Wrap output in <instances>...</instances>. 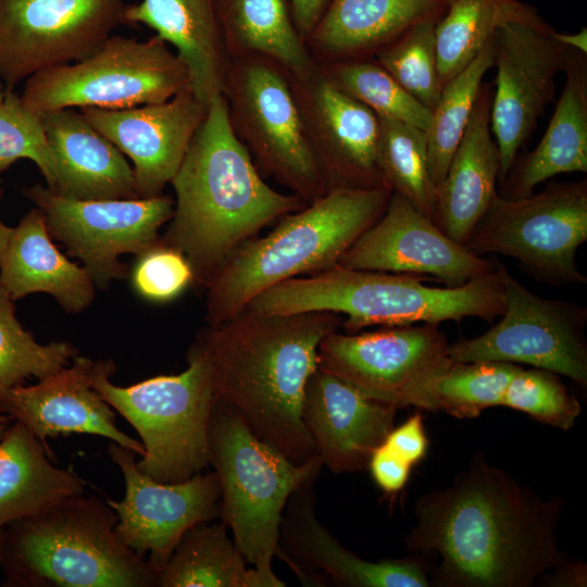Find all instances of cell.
Returning a JSON list of instances; mask_svg holds the SVG:
<instances>
[{"label":"cell","instance_id":"6da1fadb","mask_svg":"<svg viewBox=\"0 0 587 587\" xmlns=\"http://www.w3.org/2000/svg\"><path fill=\"white\" fill-rule=\"evenodd\" d=\"M564 505L475 453L450 485L416 501L405 548L438 554L430 585L530 587L567 560L554 536Z\"/></svg>","mask_w":587,"mask_h":587},{"label":"cell","instance_id":"7a4b0ae2","mask_svg":"<svg viewBox=\"0 0 587 587\" xmlns=\"http://www.w3.org/2000/svg\"><path fill=\"white\" fill-rule=\"evenodd\" d=\"M341 324L342 316L328 311L271 314L246 308L207 325L196 339L210 362L217 400L296 464L319 457L302 421V400L321 341Z\"/></svg>","mask_w":587,"mask_h":587},{"label":"cell","instance_id":"3957f363","mask_svg":"<svg viewBox=\"0 0 587 587\" xmlns=\"http://www.w3.org/2000/svg\"><path fill=\"white\" fill-rule=\"evenodd\" d=\"M171 184L176 201L160 241L180 251L193 282L205 286L262 228L307 204L262 178L232 126L225 95L209 102Z\"/></svg>","mask_w":587,"mask_h":587},{"label":"cell","instance_id":"277c9868","mask_svg":"<svg viewBox=\"0 0 587 587\" xmlns=\"http://www.w3.org/2000/svg\"><path fill=\"white\" fill-rule=\"evenodd\" d=\"M503 264L458 287H432L427 277L347 268L327 270L282 282L247 308L271 314L328 311L354 334L370 326H399L478 317L492 322L504 311Z\"/></svg>","mask_w":587,"mask_h":587},{"label":"cell","instance_id":"5b68a950","mask_svg":"<svg viewBox=\"0 0 587 587\" xmlns=\"http://www.w3.org/2000/svg\"><path fill=\"white\" fill-rule=\"evenodd\" d=\"M386 188H333L289 213L267 235L239 247L207 288V323L241 312L264 290L337 265L345 251L384 213Z\"/></svg>","mask_w":587,"mask_h":587},{"label":"cell","instance_id":"8992f818","mask_svg":"<svg viewBox=\"0 0 587 587\" xmlns=\"http://www.w3.org/2000/svg\"><path fill=\"white\" fill-rule=\"evenodd\" d=\"M84 494L3 528L4 586L158 587L160 572L116 537L113 509Z\"/></svg>","mask_w":587,"mask_h":587},{"label":"cell","instance_id":"52a82bcc","mask_svg":"<svg viewBox=\"0 0 587 587\" xmlns=\"http://www.w3.org/2000/svg\"><path fill=\"white\" fill-rule=\"evenodd\" d=\"M210 464L221 486L220 517L264 587H284L272 569L283 513L290 495L317 479L323 462L288 460L260 439L240 413L217 400L209 426Z\"/></svg>","mask_w":587,"mask_h":587},{"label":"cell","instance_id":"ba28073f","mask_svg":"<svg viewBox=\"0 0 587 587\" xmlns=\"http://www.w3.org/2000/svg\"><path fill=\"white\" fill-rule=\"evenodd\" d=\"M188 366L130 386L111 383L112 360H97L92 387L137 432L145 453L137 469L160 483H180L210 465L209 426L217 401L210 362L195 341Z\"/></svg>","mask_w":587,"mask_h":587},{"label":"cell","instance_id":"9c48e42d","mask_svg":"<svg viewBox=\"0 0 587 587\" xmlns=\"http://www.w3.org/2000/svg\"><path fill=\"white\" fill-rule=\"evenodd\" d=\"M188 87V71L165 41L111 35L89 57L28 77L21 98L38 113L120 110L164 102Z\"/></svg>","mask_w":587,"mask_h":587},{"label":"cell","instance_id":"30bf717a","mask_svg":"<svg viewBox=\"0 0 587 587\" xmlns=\"http://www.w3.org/2000/svg\"><path fill=\"white\" fill-rule=\"evenodd\" d=\"M587 241V180L550 183L538 193L495 197L465 247L511 257L529 277L551 286L585 285L576 252Z\"/></svg>","mask_w":587,"mask_h":587},{"label":"cell","instance_id":"8fae6325","mask_svg":"<svg viewBox=\"0 0 587 587\" xmlns=\"http://www.w3.org/2000/svg\"><path fill=\"white\" fill-rule=\"evenodd\" d=\"M449 347L438 325L428 323L354 334L336 330L321 341L317 367L398 409L433 411L435 383L453 363Z\"/></svg>","mask_w":587,"mask_h":587},{"label":"cell","instance_id":"7c38bea8","mask_svg":"<svg viewBox=\"0 0 587 587\" xmlns=\"http://www.w3.org/2000/svg\"><path fill=\"white\" fill-rule=\"evenodd\" d=\"M225 93L238 138L267 175L307 204L329 191L300 108L284 76L264 59L227 70Z\"/></svg>","mask_w":587,"mask_h":587},{"label":"cell","instance_id":"4fadbf2b","mask_svg":"<svg viewBox=\"0 0 587 587\" xmlns=\"http://www.w3.org/2000/svg\"><path fill=\"white\" fill-rule=\"evenodd\" d=\"M504 311L486 333L450 345L453 363L498 361L523 363L587 386V308L540 297L516 280L503 265Z\"/></svg>","mask_w":587,"mask_h":587},{"label":"cell","instance_id":"5bb4252c","mask_svg":"<svg viewBox=\"0 0 587 587\" xmlns=\"http://www.w3.org/2000/svg\"><path fill=\"white\" fill-rule=\"evenodd\" d=\"M23 193L42 211L50 235L78 258L95 285L107 287L126 275L118 258L137 255L159 241V230L174 212L168 196L79 200L35 185Z\"/></svg>","mask_w":587,"mask_h":587},{"label":"cell","instance_id":"9a60e30c","mask_svg":"<svg viewBox=\"0 0 587 587\" xmlns=\"http://www.w3.org/2000/svg\"><path fill=\"white\" fill-rule=\"evenodd\" d=\"M125 0H0V79L13 90L89 57L125 24Z\"/></svg>","mask_w":587,"mask_h":587},{"label":"cell","instance_id":"2e32d148","mask_svg":"<svg viewBox=\"0 0 587 587\" xmlns=\"http://www.w3.org/2000/svg\"><path fill=\"white\" fill-rule=\"evenodd\" d=\"M552 32L540 16L508 22L492 35L497 77L490 128L499 150L500 183L554 97L555 76L563 70L565 47L553 38Z\"/></svg>","mask_w":587,"mask_h":587},{"label":"cell","instance_id":"e0dca14e","mask_svg":"<svg viewBox=\"0 0 587 587\" xmlns=\"http://www.w3.org/2000/svg\"><path fill=\"white\" fill-rule=\"evenodd\" d=\"M108 453L125 482L122 500L105 498L117 516L114 533L138 555L148 553L147 561L160 572L189 528L220 517L217 475L213 471L180 483H160L137 469L134 451L111 441Z\"/></svg>","mask_w":587,"mask_h":587},{"label":"cell","instance_id":"ac0fdd59","mask_svg":"<svg viewBox=\"0 0 587 587\" xmlns=\"http://www.w3.org/2000/svg\"><path fill=\"white\" fill-rule=\"evenodd\" d=\"M337 265L426 276L458 287L491 272L496 260L452 240L392 191L383 215L345 251Z\"/></svg>","mask_w":587,"mask_h":587},{"label":"cell","instance_id":"d6986e66","mask_svg":"<svg viewBox=\"0 0 587 587\" xmlns=\"http://www.w3.org/2000/svg\"><path fill=\"white\" fill-rule=\"evenodd\" d=\"M80 113L132 161L137 196L148 198L162 195L177 173L207 107L188 87L160 103Z\"/></svg>","mask_w":587,"mask_h":587},{"label":"cell","instance_id":"ffe728a7","mask_svg":"<svg viewBox=\"0 0 587 587\" xmlns=\"http://www.w3.org/2000/svg\"><path fill=\"white\" fill-rule=\"evenodd\" d=\"M310 480L294 491L284 510L279 530L278 558L303 583L312 585L322 571L324 578L344 587H428L424 563L417 558L366 561L340 545L315 514L316 494Z\"/></svg>","mask_w":587,"mask_h":587},{"label":"cell","instance_id":"44dd1931","mask_svg":"<svg viewBox=\"0 0 587 587\" xmlns=\"http://www.w3.org/2000/svg\"><path fill=\"white\" fill-rule=\"evenodd\" d=\"M97 361L76 355L68 365L39 379L0 389V412L33 433L53 459L49 438L71 434L101 436L138 455L143 445L116 426V412L92 387Z\"/></svg>","mask_w":587,"mask_h":587},{"label":"cell","instance_id":"7402d4cb","mask_svg":"<svg viewBox=\"0 0 587 587\" xmlns=\"http://www.w3.org/2000/svg\"><path fill=\"white\" fill-rule=\"evenodd\" d=\"M397 410L317 367L307 382L301 416L323 465L341 474L367 469L395 427Z\"/></svg>","mask_w":587,"mask_h":587},{"label":"cell","instance_id":"603a6c76","mask_svg":"<svg viewBox=\"0 0 587 587\" xmlns=\"http://www.w3.org/2000/svg\"><path fill=\"white\" fill-rule=\"evenodd\" d=\"M302 117L329 190L389 189L377 165L379 121L371 109L322 78Z\"/></svg>","mask_w":587,"mask_h":587},{"label":"cell","instance_id":"cb8c5ba5","mask_svg":"<svg viewBox=\"0 0 587 587\" xmlns=\"http://www.w3.org/2000/svg\"><path fill=\"white\" fill-rule=\"evenodd\" d=\"M492 95L491 87L482 84L462 139L437 187L432 221L464 246L498 195L500 157L490 128Z\"/></svg>","mask_w":587,"mask_h":587},{"label":"cell","instance_id":"d4e9b609","mask_svg":"<svg viewBox=\"0 0 587 587\" xmlns=\"http://www.w3.org/2000/svg\"><path fill=\"white\" fill-rule=\"evenodd\" d=\"M39 114L54 160L51 191L79 200L138 197L126 157L80 112L60 109Z\"/></svg>","mask_w":587,"mask_h":587},{"label":"cell","instance_id":"484cf974","mask_svg":"<svg viewBox=\"0 0 587 587\" xmlns=\"http://www.w3.org/2000/svg\"><path fill=\"white\" fill-rule=\"evenodd\" d=\"M125 24H145L171 45L189 74V88L203 105L225 95L226 47L214 0H141L126 5Z\"/></svg>","mask_w":587,"mask_h":587},{"label":"cell","instance_id":"4316f807","mask_svg":"<svg viewBox=\"0 0 587 587\" xmlns=\"http://www.w3.org/2000/svg\"><path fill=\"white\" fill-rule=\"evenodd\" d=\"M565 83L549 125L538 143L501 183V197L522 198L559 174L587 172L586 54L565 48Z\"/></svg>","mask_w":587,"mask_h":587},{"label":"cell","instance_id":"83f0119b","mask_svg":"<svg viewBox=\"0 0 587 587\" xmlns=\"http://www.w3.org/2000/svg\"><path fill=\"white\" fill-rule=\"evenodd\" d=\"M45 214L32 209L13 228L0 263V287L12 300L35 292L51 295L70 313L93 300L95 283L87 270L70 261L52 242Z\"/></svg>","mask_w":587,"mask_h":587},{"label":"cell","instance_id":"f1b7e54d","mask_svg":"<svg viewBox=\"0 0 587 587\" xmlns=\"http://www.w3.org/2000/svg\"><path fill=\"white\" fill-rule=\"evenodd\" d=\"M447 8L442 0H329L307 39L347 59L377 51L420 22L439 21Z\"/></svg>","mask_w":587,"mask_h":587},{"label":"cell","instance_id":"f546056e","mask_svg":"<svg viewBox=\"0 0 587 587\" xmlns=\"http://www.w3.org/2000/svg\"><path fill=\"white\" fill-rule=\"evenodd\" d=\"M43 445L18 422L0 440V529L72 496L85 480L57 467Z\"/></svg>","mask_w":587,"mask_h":587},{"label":"cell","instance_id":"4dcf8cb0","mask_svg":"<svg viewBox=\"0 0 587 587\" xmlns=\"http://www.w3.org/2000/svg\"><path fill=\"white\" fill-rule=\"evenodd\" d=\"M214 7L226 50L258 53L300 78L312 74L289 0H214Z\"/></svg>","mask_w":587,"mask_h":587},{"label":"cell","instance_id":"1f68e13d","mask_svg":"<svg viewBox=\"0 0 587 587\" xmlns=\"http://www.w3.org/2000/svg\"><path fill=\"white\" fill-rule=\"evenodd\" d=\"M189 528L160 571L158 587H264L221 524Z\"/></svg>","mask_w":587,"mask_h":587},{"label":"cell","instance_id":"d6a6232c","mask_svg":"<svg viewBox=\"0 0 587 587\" xmlns=\"http://www.w3.org/2000/svg\"><path fill=\"white\" fill-rule=\"evenodd\" d=\"M537 10L519 0H452L435 27L442 85L466 67L492 37L512 21L539 18Z\"/></svg>","mask_w":587,"mask_h":587},{"label":"cell","instance_id":"836d02e7","mask_svg":"<svg viewBox=\"0 0 587 587\" xmlns=\"http://www.w3.org/2000/svg\"><path fill=\"white\" fill-rule=\"evenodd\" d=\"M492 63L491 37L475 59L442 86L426 130L429 173L436 188L446 176L478 97L483 77Z\"/></svg>","mask_w":587,"mask_h":587},{"label":"cell","instance_id":"e575fe53","mask_svg":"<svg viewBox=\"0 0 587 587\" xmlns=\"http://www.w3.org/2000/svg\"><path fill=\"white\" fill-rule=\"evenodd\" d=\"M378 121L377 165L387 187L432 218L437 188L429 173L426 132L385 116Z\"/></svg>","mask_w":587,"mask_h":587},{"label":"cell","instance_id":"d590c367","mask_svg":"<svg viewBox=\"0 0 587 587\" xmlns=\"http://www.w3.org/2000/svg\"><path fill=\"white\" fill-rule=\"evenodd\" d=\"M521 366L498 361L452 363L436 380L433 412L457 419H474L501 405L504 391Z\"/></svg>","mask_w":587,"mask_h":587},{"label":"cell","instance_id":"8d00e7d4","mask_svg":"<svg viewBox=\"0 0 587 587\" xmlns=\"http://www.w3.org/2000/svg\"><path fill=\"white\" fill-rule=\"evenodd\" d=\"M13 301L0 287V389L22 385L32 376L45 378L78 355L65 341L38 344L15 317Z\"/></svg>","mask_w":587,"mask_h":587},{"label":"cell","instance_id":"74e56055","mask_svg":"<svg viewBox=\"0 0 587 587\" xmlns=\"http://www.w3.org/2000/svg\"><path fill=\"white\" fill-rule=\"evenodd\" d=\"M328 78L377 116L398 120L425 132L429 127L432 111L415 100L378 63L344 60L332 67Z\"/></svg>","mask_w":587,"mask_h":587},{"label":"cell","instance_id":"f35d334b","mask_svg":"<svg viewBox=\"0 0 587 587\" xmlns=\"http://www.w3.org/2000/svg\"><path fill=\"white\" fill-rule=\"evenodd\" d=\"M437 22H420L376 51L377 63L430 111L444 86L436 49Z\"/></svg>","mask_w":587,"mask_h":587},{"label":"cell","instance_id":"ab89813d","mask_svg":"<svg viewBox=\"0 0 587 587\" xmlns=\"http://www.w3.org/2000/svg\"><path fill=\"white\" fill-rule=\"evenodd\" d=\"M20 159L32 160L52 187L54 160L40 114L0 79V173Z\"/></svg>","mask_w":587,"mask_h":587},{"label":"cell","instance_id":"60d3db41","mask_svg":"<svg viewBox=\"0 0 587 587\" xmlns=\"http://www.w3.org/2000/svg\"><path fill=\"white\" fill-rule=\"evenodd\" d=\"M501 405L524 412L550 426L569 430L582 412L558 374L538 367H520L511 378Z\"/></svg>","mask_w":587,"mask_h":587},{"label":"cell","instance_id":"b9f144b4","mask_svg":"<svg viewBox=\"0 0 587 587\" xmlns=\"http://www.w3.org/2000/svg\"><path fill=\"white\" fill-rule=\"evenodd\" d=\"M193 282V271L177 249L159 241L138 254L132 272L136 292L153 302L178 297Z\"/></svg>","mask_w":587,"mask_h":587},{"label":"cell","instance_id":"7bdbcfd3","mask_svg":"<svg viewBox=\"0 0 587 587\" xmlns=\"http://www.w3.org/2000/svg\"><path fill=\"white\" fill-rule=\"evenodd\" d=\"M367 469L380 489L396 494L408 483L412 465L383 444L372 453Z\"/></svg>","mask_w":587,"mask_h":587},{"label":"cell","instance_id":"ee69618b","mask_svg":"<svg viewBox=\"0 0 587 587\" xmlns=\"http://www.w3.org/2000/svg\"><path fill=\"white\" fill-rule=\"evenodd\" d=\"M384 444L412 466L420 462L428 446L422 415L416 412L400 426L394 427Z\"/></svg>","mask_w":587,"mask_h":587},{"label":"cell","instance_id":"f6af8a7d","mask_svg":"<svg viewBox=\"0 0 587 587\" xmlns=\"http://www.w3.org/2000/svg\"><path fill=\"white\" fill-rule=\"evenodd\" d=\"M545 586L583 587L587 584V565L569 559L541 576Z\"/></svg>","mask_w":587,"mask_h":587},{"label":"cell","instance_id":"bcb514c9","mask_svg":"<svg viewBox=\"0 0 587 587\" xmlns=\"http://www.w3.org/2000/svg\"><path fill=\"white\" fill-rule=\"evenodd\" d=\"M329 0H289L294 23L303 39L310 35Z\"/></svg>","mask_w":587,"mask_h":587},{"label":"cell","instance_id":"7dc6e473","mask_svg":"<svg viewBox=\"0 0 587 587\" xmlns=\"http://www.w3.org/2000/svg\"><path fill=\"white\" fill-rule=\"evenodd\" d=\"M553 38L563 47L579 51L584 54L587 53V29L582 28L575 34L559 33L553 29Z\"/></svg>","mask_w":587,"mask_h":587},{"label":"cell","instance_id":"c3c4849f","mask_svg":"<svg viewBox=\"0 0 587 587\" xmlns=\"http://www.w3.org/2000/svg\"><path fill=\"white\" fill-rule=\"evenodd\" d=\"M0 199H1V188H0ZM13 228L5 226L0 221V263L9 245L10 238L12 236Z\"/></svg>","mask_w":587,"mask_h":587},{"label":"cell","instance_id":"681fc988","mask_svg":"<svg viewBox=\"0 0 587 587\" xmlns=\"http://www.w3.org/2000/svg\"><path fill=\"white\" fill-rule=\"evenodd\" d=\"M10 424L11 423H9V424L0 423V440L4 437Z\"/></svg>","mask_w":587,"mask_h":587},{"label":"cell","instance_id":"f907efd6","mask_svg":"<svg viewBox=\"0 0 587 587\" xmlns=\"http://www.w3.org/2000/svg\"><path fill=\"white\" fill-rule=\"evenodd\" d=\"M3 539H4V532H3V528H2V529H0V559H1V553H2Z\"/></svg>","mask_w":587,"mask_h":587},{"label":"cell","instance_id":"816d5d0a","mask_svg":"<svg viewBox=\"0 0 587 587\" xmlns=\"http://www.w3.org/2000/svg\"><path fill=\"white\" fill-rule=\"evenodd\" d=\"M0 423L9 424L11 423V420L5 414L0 412Z\"/></svg>","mask_w":587,"mask_h":587},{"label":"cell","instance_id":"f5cc1de1","mask_svg":"<svg viewBox=\"0 0 587 587\" xmlns=\"http://www.w3.org/2000/svg\"><path fill=\"white\" fill-rule=\"evenodd\" d=\"M445 3L449 4L452 0H442Z\"/></svg>","mask_w":587,"mask_h":587}]
</instances>
